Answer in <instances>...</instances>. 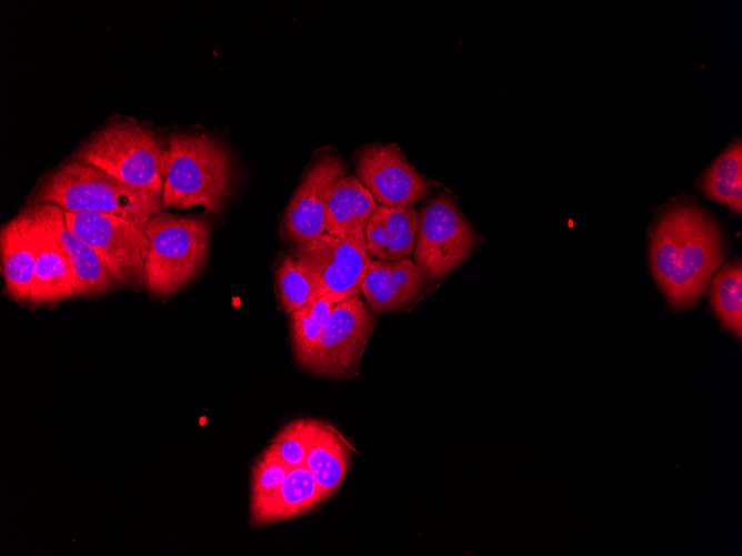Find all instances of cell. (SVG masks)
I'll use <instances>...</instances> for the list:
<instances>
[{
  "mask_svg": "<svg viewBox=\"0 0 742 556\" xmlns=\"http://www.w3.org/2000/svg\"><path fill=\"white\" fill-rule=\"evenodd\" d=\"M725 254L716 222L690 202L669 206L651 236L653 276L669 303L678 310L699 303Z\"/></svg>",
  "mask_w": 742,
  "mask_h": 556,
  "instance_id": "cell-1",
  "label": "cell"
},
{
  "mask_svg": "<svg viewBox=\"0 0 742 556\" xmlns=\"http://www.w3.org/2000/svg\"><path fill=\"white\" fill-rule=\"evenodd\" d=\"M71 212L112 214L146 225L163 211V196L127 185L89 163L69 159L46 172L28 198Z\"/></svg>",
  "mask_w": 742,
  "mask_h": 556,
  "instance_id": "cell-2",
  "label": "cell"
},
{
  "mask_svg": "<svg viewBox=\"0 0 742 556\" xmlns=\"http://www.w3.org/2000/svg\"><path fill=\"white\" fill-rule=\"evenodd\" d=\"M168 152L162 194L164 208L201 205L207 212H221L232 183L227 148L207 134L176 132L169 138Z\"/></svg>",
  "mask_w": 742,
  "mask_h": 556,
  "instance_id": "cell-3",
  "label": "cell"
},
{
  "mask_svg": "<svg viewBox=\"0 0 742 556\" xmlns=\"http://www.w3.org/2000/svg\"><path fill=\"white\" fill-rule=\"evenodd\" d=\"M168 145L143 125L117 121L92 133L72 154L122 183L163 194L168 169Z\"/></svg>",
  "mask_w": 742,
  "mask_h": 556,
  "instance_id": "cell-4",
  "label": "cell"
},
{
  "mask_svg": "<svg viewBox=\"0 0 742 556\" xmlns=\"http://www.w3.org/2000/svg\"><path fill=\"white\" fill-rule=\"evenodd\" d=\"M144 231L149 245L143 286L157 297L172 295L204 266L211 240L209 223L162 211L147 222Z\"/></svg>",
  "mask_w": 742,
  "mask_h": 556,
  "instance_id": "cell-5",
  "label": "cell"
},
{
  "mask_svg": "<svg viewBox=\"0 0 742 556\" xmlns=\"http://www.w3.org/2000/svg\"><path fill=\"white\" fill-rule=\"evenodd\" d=\"M477 235L455 202L440 194L418 212L413 261L428 280L453 272L472 253Z\"/></svg>",
  "mask_w": 742,
  "mask_h": 556,
  "instance_id": "cell-6",
  "label": "cell"
},
{
  "mask_svg": "<svg viewBox=\"0 0 742 556\" xmlns=\"http://www.w3.org/2000/svg\"><path fill=\"white\" fill-rule=\"evenodd\" d=\"M67 226L90 245L120 286L143 284L148 237L144 225L124 218L63 210Z\"/></svg>",
  "mask_w": 742,
  "mask_h": 556,
  "instance_id": "cell-7",
  "label": "cell"
},
{
  "mask_svg": "<svg viewBox=\"0 0 742 556\" xmlns=\"http://www.w3.org/2000/svg\"><path fill=\"white\" fill-rule=\"evenodd\" d=\"M373 313L359 295L334 304L327 326L302 367L331 378L357 376L375 327Z\"/></svg>",
  "mask_w": 742,
  "mask_h": 556,
  "instance_id": "cell-8",
  "label": "cell"
},
{
  "mask_svg": "<svg viewBox=\"0 0 742 556\" xmlns=\"http://www.w3.org/2000/svg\"><path fill=\"white\" fill-rule=\"evenodd\" d=\"M291 255L309 272L318 297L332 304L360 295L371 261L365 249L328 234L294 245Z\"/></svg>",
  "mask_w": 742,
  "mask_h": 556,
  "instance_id": "cell-9",
  "label": "cell"
},
{
  "mask_svg": "<svg viewBox=\"0 0 742 556\" xmlns=\"http://www.w3.org/2000/svg\"><path fill=\"white\" fill-rule=\"evenodd\" d=\"M357 176L377 203L390 208L414 206L432 185L408 161L397 144H368L355 155Z\"/></svg>",
  "mask_w": 742,
  "mask_h": 556,
  "instance_id": "cell-10",
  "label": "cell"
},
{
  "mask_svg": "<svg viewBox=\"0 0 742 556\" xmlns=\"http://www.w3.org/2000/svg\"><path fill=\"white\" fill-rule=\"evenodd\" d=\"M347 174L345 163L335 154H324L309 169L283 213L282 235L300 245L325 234L330 193Z\"/></svg>",
  "mask_w": 742,
  "mask_h": 556,
  "instance_id": "cell-11",
  "label": "cell"
},
{
  "mask_svg": "<svg viewBox=\"0 0 742 556\" xmlns=\"http://www.w3.org/2000/svg\"><path fill=\"white\" fill-rule=\"evenodd\" d=\"M26 209L47 228L68 256L76 296H98L119 285L98 253L67 226L61 208L43 203L30 204Z\"/></svg>",
  "mask_w": 742,
  "mask_h": 556,
  "instance_id": "cell-12",
  "label": "cell"
},
{
  "mask_svg": "<svg viewBox=\"0 0 742 556\" xmlns=\"http://www.w3.org/2000/svg\"><path fill=\"white\" fill-rule=\"evenodd\" d=\"M428 281L423 271L409 256L399 261L371 259L361 293L374 313H387L409 305Z\"/></svg>",
  "mask_w": 742,
  "mask_h": 556,
  "instance_id": "cell-13",
  "label": "cell"
},
{
  "mask_svg": "<svg viewBox=\"0 0 742 556\" xmlns=\"http://www.w3.org/2000/svg\"><path fill=\"white\" fill-rule=\"evenodd\" d=\"M20 215L31 232L37 253L29 304L44 305L76 296L72 267L63 249L27 209Z\"/></svg>",
  "mask_w": 742,
  "mask_h": 556,
  "instance_id": "cell-14",
  "label": "cell"
},
{
  "mask_svg": "<svg viewBox=\"0 0 742 556\" xmlns=\"http://www.w3.org/2000/svg\"><path fill=\"white\" fill-rule=\"evenodd\" d=\"M378 203L357 175H344L328 201L325 234L365 249V229Z\"/></svg>",
  "mask_w": 742,
  "mask_h": 556,
  "instance_id": "cell-15",
  "label": "cell"
},
{
  "mask_svg": "<svg viewBox=\"0 0 742 556\" xmlns=\"http://www.w3.org/2000/svg\"><path fill=\"white\" fill-rule=\"evenodd\" d=\"M0 255L6 294L17 303L29 304L37 253L31 232L20 214L1 228Z\"/></svg>",
  "mask_w": 742,
  "mask_h": 556,
  "instance_id": "cell-16",
  "label": "cell"
},
{
  "mask_svg": "<svg viewBox=\"0 0 742 556\" xmlns=\"http://www.w3.org/2000/svg\"><path fill=\"white\" fill-rule=\"evenodd\" d=\"M328 497L305 466L295 467L269 498L250 508V519L254 526L292 519L317 508Z\"/></svg>",
  "mask_w": 742,
  "mask_h": 556,
  "instance_id": "cell-17",
  "label": "cell"
},
{
  "mask_svg": "<svg viewBox=\"0 0 742 556\" xmlns=\"http://www.w3.org/2000/svg\"><path fill=\"white\" fill-rule=\"evenodd\" d=\"M417 222L414 206L378 205L365 229L367 253L381 261H399L413 254Z\"/></svg>",
  "mask_w": 742,
  "mask_h": 556,
  "instance_id": "cell-18",
  "label": "cell"
},
{
  "mask_svg": "<svg viewBox=\"0 0 742 556\" xmlns=\"http://www.w3.org/2000/svg\"><path fill=\"white\" fill-rule=\"evenodd\" d=\"M351 465V446L330 423L310 419L304 466L330 496L341 486Z\"/></svg>",
  "mask_w": 742,
  "mask_h": 556,
  "instance_id": "cell-19",
  "label": "cell"
},
{
  "mask_svg": "<svg viewBox=\"0 0 742 556\" xmlns=\"http://www.w3.org/2000/svg\"><path fill=\"white\" fill-rule=\"evenodd\" d=\"M700 189L709 199L730 208L733 213L742 210V143L733 142L709 166L700 179Z\"/></svg>",
  "mask_w": 742,
  "mask_h": 556,
  "instance_id": "cell-20",
  "label": "cell"
},
{
  "mask_svg": "<svg viewBox=\"0 0 742 556\" xmlns=\"http://www.w3.org/2000/svg\"><path fill=\"white\" fill-rule=\"evenodd\" d=\"M714 314L739 340L742 334V265L740 259L725 264L715 275L710 290Z\"/></svg>",
  "mask_w": 742,
  "mask_h": 556,
  "instance_id": "cell-21",
  "label": "cell"
},
{
  "mask_svg": "<svg viewBox=\"0 0 742 556\" xmlns=\"http://www.w3.org/2000/svg\"><path fill=\"white\" fill-rule=\"evenodd\" d=\"M333 305L323 297H317L289 314L293 355L301 366L308 361L327 326Z\"/></svg>",
  "mask_w": 742,
  "mask_h": 556,
  "instance_id": "cell-22",
  "label": "cell"
},
{
  "mask_svg": "<svg viewBox=\"0 0 742 556\" xmlns=\"http://www.w3.org/2000/svg\"><path fill=\"white\" fill-rule=\"evenodd\" d=\"M275 283L281 309L287 314H291L318 297L312 277L293 255H287L280 262Z\"/></svg>",
  "mask_w": 742,
  "mask_h": 556,
  "instance_id": "cell-23",
  "label": "cell"
},
{
  "mask_svg": "<svg viewBox=\"0 0 742 556\" xmlns=\"http://www.w3.org/2000/svg\"><path fill=\"white\" fill-rule=\"evenodd\" d=\"M292 469L270 445L257 458L251 472L250 508L269 498Z\"/></svg>",
  "mask_w": 742,
  "mask_h": 556,
  "instance_id": "cell-24",
  "label": "cell"
},
{
  "mask_svg": "<svg viewBox=\"0 0 742 556\" xmlns=\"http://www.w3.org/2000/svg\"><path fill=\"white\" fill-rule=\"evenodd\" d=\"M310 419L287 424L272 439L271 446L292 468L304 466L309 445Z\"/></svg>",
  "mask_w": 742,
  "mask_h": 556,
  "instance_id": "cell-25",
  "label": "cell"
}]
</instances>
